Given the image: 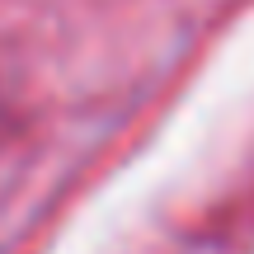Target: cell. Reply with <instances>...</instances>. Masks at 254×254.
Returning <instances> with one entry per match:
<instances>
[]
</instances>
